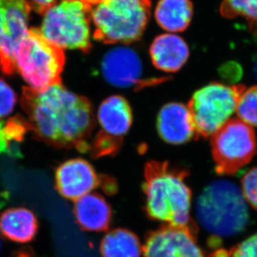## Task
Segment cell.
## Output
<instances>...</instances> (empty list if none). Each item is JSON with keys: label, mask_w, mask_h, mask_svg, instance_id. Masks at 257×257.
<instances>
[{"label": "cell", "mask_w": 257, "mask_h": 257, "mask_svg": "<svg viewBox=\"0 0 257 257\" xmlns=\"http://www.w3.org/2000/svg\"><path fill=\"white\" fill-rule=\"evenodd\" d=\"M21 106L28 125L37 139L59 148L90 149L89 139L95 118L91 102L69 92L62 84L46 89L23 88Z\"/></svg>", "instance_id": "1"}, {"label": "cell", "mask_w": 257, "mask_h": 257, "mask_svg": "<svg viewBox=\"0 0 257 257\" xmlns=\"http://www.w3.org/2000/svg\"><path fill=\"white\" fill-rule=\"evenodd\" d=\"M189 172L168 162L150 161L144 168L143 190L148 218L165 226L197 230L190 215L192 190L186 183Z\"/></svg>", "instance_id": "2"}, {"label": "cell", "mask_w": 257, "mask_h": 257, "mask_svg": "<svg viewBox=\"0 0 257 257\" xmlns=\"http://www.w3.org/2000/svg\"><path fill=\"white\" fill-rule=\"evenodd\" d=\"M196 212L200 225L217 240L240 234L249 221L247 201L240 187L228 180L206 186L197 198Z\"/></svg>", "instance_id": "3"}, {"label": "cell", "mask_w": 257, "mask_h": 257, "mask_svg": "<svg viewBox=\"0 0 257 257\" xmlns=\"http://www.w3.org/2000/svg\"><path fill=\"white\" fill-rule=\"evenodd\" d=\"M146 0H103L92 10L94 38L104 44H131L141 39L150 17Z\"/></svg>", "instance_id": "4"}, {"label": "cell", "mask_w": 257, "mask_h": 257, "mask_svg": "<svg viewBox=\"0 0 257 257\" xmlns=\"http://www.w3.org/2000/svg\"><path fill=\"white\" fill-rule=\"evenodd\" d=\"M16 68L25 80L36 90L61 84L65 63L63 49L52 44L35 28L28 30L15 52Z\"/></svg>", "instance_id": "5"}, {"label": "cell", "mask_w": 257, "mask_h": 257, "mask_svg": "<svg viewBox=\"0 0 257 257\" xmlns=\"http://www.w3.org/2000/svg\"><path fill=\"white\" fill-rule=\"evenodd\" d=\"M92 8L80 0H61L47 10L40 32L61 49H91L89 22Z\"/></svg>", "instance_id": "6"}, {"label": "cell", "mask_w": 257, "mask_h": 257, "mask_svg": "<svg viewBox=\"0 0 257 257\" xmlns=\"http://www.w3.org/2000/svg\"><path fill=\"white\" fill-rule=\"evenodd\" d=\"M244 85L212 83L195 92L187 107L196 135L208 138L218 131L235 112Z\"/></svg>", "instance_id": "7"}, {"label": "cell", "mask_w": 257, "mask_h": 257, "mask_svg": "<svg viewBox=\"0 0 257 257\" xmlns=\"http://www.w3.org/2000/svg\"><path fill=\"white\" fill-rule=\"evenodd\" d=\"M215 170L221 176H233L247 165L256 154L252 126L239 118L230 119L211 136Z\"/></svg>", "instance_id": "8"}, {"label": "cell", "mask_w": 257, "mask_h": 257, "mask_svg": "<svg viewBox=\"0 0 257 257\" xmlns=\"http://www.w3.org/2000/svg\"><path fill=\"white\" fill-rule=\"evenodd\" d=\"M30 11L27 0H0V68L7 75L16 70L15 52L29 30Z\"/></svg>", "instance_id": "9"}, {"label": "cell", "mask_w": 257, "mask_h": 257, "mask_svg": "<svg viewBox=\"0 0 257 257\" xmlns=\"http://www.w3.org/2000/svg\"><path fill=\"white\" fill-rule=\"evenodd\" d=\"M197 230L164 226L148 233L143 257H206L197 245Z\"/></svg>", "instance_id": "10"}, {"label": "cell", "mask_w": 257, "mask_h": 257, "mask_svg": "<svg viewBox=\"0 0 257 257\" xmlns=\"http://www.w3.org/2000/svg\"><path fill=\"white\" fill-rule=\"evenodd\" d=\"M101 176L87 161L73 158L58 166L55 172V187L68 200L76 201L100 187Z\"/></svg>", "instance_id": "11"}, {"label": "cell", "mask_w": 257, "mask_h": 257, "mask_svg": "<svg viewBox=\"0 0 257 257\" xmlns=\"http://www.w3.org/2000/svg\"><path fill=\"white\" fill-rule=\"evenodd\" d=\"M102 70L110 84L129 87L139 84L143 67L136 52L120 47L107 52L102 60Z\"/></svg>", "instance_id": "12"}, {"label": "cell", "mask_w": 257, "mask_h": 257, "mask_svg": "<svg viewBox=\"0 0 257 257\" xmlns=\"http://www.w3.org/2000/svg\"><path fill=\"white\" fill-rule=\"evenodd\" d=\"M157 126L161 139L172 145L187 143L196 135L188 107L178 102L168 103L160 110Z\"/></svg>", "instance_id": "13"}, {"label": "cell", "mask_w": 257, "mask_h": 257, "mask_svg": "<svg viewBox=\"0 0 257 257\" xmlns=\"http://www.w3.org/2000/svg\"><path fill=\"white\" fill-rule=\"evenodd\" d=\"M98 121L101 126L99 135L122 143L133 123V113L128 102L121 96H112L100 105Z\"/></svg>", "instance_id": "14"}, {"label": "cell", "mask_w": 257, "mask_h": 257, "mask_svg": "<svg viewBox=\"0 0 257 257\" xmlns=\"http://www.w3.org/2000/svg\"><path fill=\"white\" fill-rule=\"evenodd\" d=\"M73 213L79 226L86 231H105L112 222L111 206L107 200L97 192H90L76 200Z\"/></svg>", "instance_id": "15"}, {"label": "cell", "mask_w": 257, "mask_h": 257, "mask_svg": "<svg viewBox=\"0 0 257 257\" xmlns=\"http://www.w3.org/2000/svg\"><path fill=\"white\" fill-rule=\"evenodd\" d=\"M190 51L181 37L172 34L159 35L153 40L150 56L153 65L165 73H176L189 58Z\"/></svg>", "instance_id": "16"}, {"label": "cell", "mask_w": 257, "mask_h": 257, "mask_svg": "<svg viewBox=\"0 0 257 257\" xmlns=\"http://www.w3.org/2000/svg\"><path fill=\"white\" fill-rule=\"evenodd\" d=\"M39 221L34 211L26 207H12L0 214V232L14 242H30L36 236Z\"/></svg>", "instance_id": "17"}, {"label": "cell", "mask_w": 257, "mask_h": 257, "mask_svg": "<svg viewBox=\"0 0 257 257\" xmlns=\"http://www.w3.org/2000/svg\"><path fill=\"white\" fill-rule=\"evenodd\" d=\"M193 15L190 0H160L155 10L157 22L162 29L171 33L184 31Z\"/></svg>", "instance_id": "18"}, {"label": "cell", "mask_w": 257, "mask_h": 257, "mask_svg": "<svg viewBox=\"0 0 257 257\" xmlns=\"http://www.w3.org/2000/svg\"><path fill=\"white\" fill-rule=\"evenodd\" d=\"M100 252L102 257H141L143 245L135 233L127 229L116 228L103 236Z\"/></svg>", "instance_id": "19"}, {"label": "cell", "mask_w": 257, "mask_h": 257, "mask_svg": "<svg viewBox=\"0 0 257 257\" xmlns=\"http://www.w3.org/2000/svg\"><path fill=\"white\" fill-rule=\"evenodd\" d=\"M220 12L226 19L245 20L250 30L257 33V0H222Z\"/></svg>", "instance_id": "20"}, {"label": "cell", "mask_w": 257, "mask_h": 257, "mask_svg": "<svg viewBox=\"0 0 257 257\" xmlns=\"http://www.w3.org/2000/svg\"><path fill=\"white\" fill-rule=\"evenodd\" d=\"M235 112L239 119L245 123L257 126V86L243 91Z\"/></svg>", "instance_id": "21"}, {"label": "cell", "mask_w": 257, "mask_h": 257, "mask_svg": "<svg viewBox=\"0 0 257 257\" xmlns=\"http://www.w3.org/2000/svg\"><path fill=\"white\" fill-rule=\"evenodd\" d=\"M240 182V189L245 201L257 211V167L246 172Z\"/></svg>", "instance_id": "22"}, {"label": "cell", "mask_w": 257, "mask_h": 257, "mask_svg": "<svg viewBox=\"0 0 257 257\" xmlns=\"http://www.w3.org/2000/svg\"><path fill=\"white\" fill-rule=\"evenodd\" d=\"M17 97L14 90L0 79V119L10 115L15 108Z\"/></svg>", "instance_id": "23"}, {"label": "cell", "mask_w": 257, "mask_h": 257, "mask_svg": "<svg viewBox=\"0 0 257 257\" xmlns=\"http://www.w3.org/2000/svg\"><path fill=\"white\" fill-rule=\"evenodd\" d=\"M228 257H257V233L231 248Z\"/></svg>", "instance_id": "24"}, {"label": "cell", "mask_w": 257, "mask_h": 257, "mask_svg": "<svg viewBox=\"0 0 257 257\" xmlns=\"http://www.w3.org/2000/svg\"><path fill=\"white\" fill-rule=\"evenodd\" d=\"M31 10L39 14H44L56 3V0H27Z\"/></svg>", "instance_id": "25"}, {"label": "cell", "mask_w": 257, "mask_h": 257, "mask_svg": "<svg viewBox=\"0 0 257 257\" xmlns=\"http://www.w3.org/2000/svg\"><path fill=\"white\" fill-rule=\"evenodd\" d=\"M12 257H36L34 251L29 247L21 248L13 254Z\"/></svg>", "instance_id": "26"}, {"label": "cell", "mask_w": 257, "mask_h": 257, "mask_svg": "<svg viewBox=\"0 0 257 257\" xmlns=\"http://www.w3.org/2000/svg\"><path fill=\"white\" fill-rule=\"evenodd\" d=\"M81 2H83L84 5H87L88 7L92 8L94 5H97L103 0H80Z\"/></svg>", "instance_id": "27"}, {"label": "cell", "mask_w": 257, "mask_h": 257, "mask_svg": "<svg viewBox=\"0 0 257 257\" xmlns=\"http://www.w3.org/2000/svg\"><path fill=\"white\" fill-rule=\"evenodd\" d=\"M146 1H148V2H150L151 3V0H146Z\"/></svg>", "instance_id": "28"}, {"label": "cell", "mask_w": 257, "mask_h": 257, "mask_svg": "<svg viewBox=\"0 0 257 257\" xmlns=\"http://www.w3.org/2000/svg\"><path fill=\"white\" fill-rule=\"evenodd\" d=\"M0 248H1V240H0Z\"/></svg>", "instance_id": "29"}, {"label": "cell", "mask_w": 257, "mask_h": 257, "mask_svg": "<svg viewBox=\"0 0 257 257\" xmlns=\"http://www.w3.org/2000/svg\"><path fill=\"white\" fill-rule=\"evenodd\" d=\"M256 73H257V64H256Z\"/></svg>", "instance_id": "30"}]
</instances>
